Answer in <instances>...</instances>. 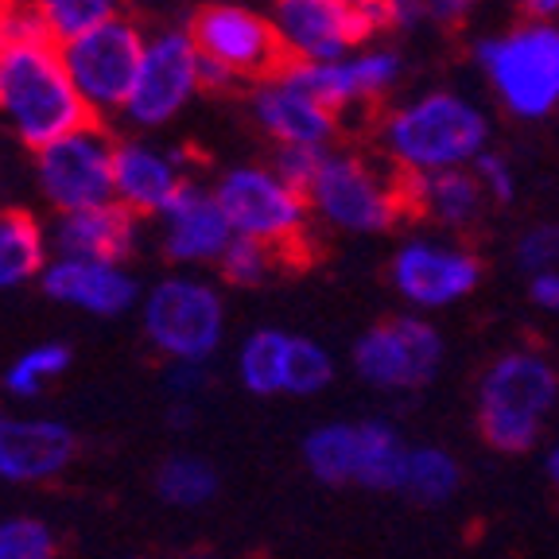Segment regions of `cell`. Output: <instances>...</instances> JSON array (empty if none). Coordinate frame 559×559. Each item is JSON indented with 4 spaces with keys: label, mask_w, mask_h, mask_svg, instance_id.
Instances as JSON below:
<instances>
[{
    "label": "cell",
    "mask_w": 559,
    "mask_h": 559,
    "mask_svg": "<svg viewBox=\"0 0 559 559\" xmlns=\"http://www.w3.org/2000/svg\"><path fill=\"white\" fill-rule=\"evenodd\" d=\"M381 148L404 179L463 171L489 152V117L454 90H428L384 117Z\"/></svg>",
    "instance_id": "obj_1"
},
{
    "label": "cell",
    "mask_w": 559,
    "mask_h": 559,
    "mask_svg": "<svg viewBox=\"0 0 559 559\" xmlns=\"http://www.w3.org/2000/svg\"><path fill=\"white\" fill-rule=\"evenodd\" d=\"M0 117L32 152L94 121L62 67V44H55L51 35L4 39L0 47Z\"/></svg>",
    "instance_id": "obj_2"
},
{
    "label": "cell",
    "mask_w": 559,
    "mask_h": 559,
    "mask_svg": "<svg viewBox=\"0 0 559 559\" xmlns=\"http://www.w3.org/2000/svg\"><path fill=\"white\" fill-rule=\"evenodd\" d=\"M559 408V373L536 349H509L478 384V431L493 451L524 454Z\"/></svg>",
    "instance_id": "obj_3"
},
{
    "label": "cell",
    "mask_w": 559,
    "mask_h": 559,
    "mask_svg": "<svg viewBox=\"0 0 559 559\" xmlns=\"http://www.w3.org/2000/svg\"><path fill=\"white\" fill-rule=\"evenodd\" d=\"M498 102L521 121H544L559 109V20H524L474 47Z\"/></svg>",
    "instance_id": "obj_4"
},
{
    "label": "cell",
    "mask_w": 559,
    "mask_h": 559,
    "mask_svg": "<svg viewBox=\"0 0 559 559\" xmlns=\"http://www.w3.org/2000/svg\"><path fill=\"white\" fill-rule=\"evenodd\" d=\"M307 210L342 234H384L408 210L404 179L354 152H326L307 191Z\"/></svg>",
    "instance_id": "obj_5"
},
{
    "label": "cell",
    "mask_w": 559,
    "mask_h": 559,
    "mask_svg": "<svg viewBox=\"0 0 559 559\" xmlns=\"http://www.w3.org/2000/svg\"><path fill=\"white\" fill-rule=\"evenodd\" d=\"M140 323L171 366H202L226 338V304L199 276H167L140 299Z\"/></svg>",
    "instance_id": "obj_6"
},
{
    "label": "cell",
    "mask_w": 559,
    "mask_h": 559,
    "mask_svg": "<svg viewBox=\"0 0 559 559\" xmlns=\"http://www.w3.org/2000/svg\"><path fill=\"white\" fill-rule=\"evenodd\" d=\"M191 39L202 55V90L264 82L284 70V51L272 32V20L245 4H206L191 20Z\"/></svg>",
    "instance_id": "obj_7"
},
{
    "label": "cell",
    "mask_w": 559,
    "mask_h": 559,
    "mask_svg": "<svg viewBox=\"0 0 559 559\" xmlns=\"http://www.w3.org/2000/svg\"><path fill=\"white\" fill-rule=\"evenodd\" d=\"M140 55H144V32L121 12L62 44V67L94 121L124 114V102H129L140 70Z\"/></svg>",
    "instance_id": "obj_8"
},
{
    "label": "cell",
    "mask_w": 559,
    "mask_h": 559,
    "mask_svg": "<svg viewBox=\"0 0 559 559\" xmlns=\"http://www.w3.org/2000/svg\"><path fill=\"white\" fill-rule=\"evenodd\" d=\"M214 199L226 210L234 237H249L261 241L276 253H288L304 241L307 234V199L280 179L272 167L261 164H241L218 175L214 183Z\"/></svg>",
    "instance_id": "obj_9"
},
{
    "label": "cell",
    "mask_w": 559,
    "mask_h": 559,
    "mask_svg": "<svg viewBox=\"0 0 559 559\" xmlns=\"http://www.w3.org/2000/svg\"><path fill=\"white\" fill-rule=\"evenodd\" d=\"M202 90V55L187 27H164L144 39L136 82L124 102V121L152 132L171 124Z\"/></svg>",
    "instance_id": "obj_10"
},
{
    "label": "cell",
    "mask_w": 559,
    "mask_h": 559,
    "mask_svg": "<svg viewBox=\"0 0 559 559\" xmlns=\"http://www.w3.org/2000/svg\"><path fill=\"white\" fill-rule=\"evenodd\" d=\"M272 32L288 62H338L381 32V0L369 9H342L334 0H272Z\"/></svg>",
    "instance_id": "obj_11"
},
{
    "label": "cell",
    "mask_w": 559,
    "mask_h": 559,
    "mask_svg": "<svg viewBox=\"0 0 559 559\" xmlns=\"http://www.w3.org/2000/svg\"><path fill=\"white\" fill-rule=\"evenodd\" d=\"M114 144L102 124L86 121L35 152V183L55 214L114 202Z\"/></svg>",
    "instance_id": "obj_12"
},
{
    "label": "cell",
    "mask_w": 559,
    "mask_h": 559,
    "mask_svg": "<svg viewBox=\"0 0 559 559\" xmlns=\"http://www.w3.org/2000/svg\"><path fill=\"white\" fill-rule=\"evenodd\" d=\"M439 366H443V334L424 314L384 319L354 342L358 377L389 393H408V389L436 381Z\"/></svg>",
    "instance_id": "obj_13"
},
{
    "label": "cell",
    "mask_w": 559,
    "mask_h": 559,
    "mask_svg": "<svg viewBox=\"0 0 559 559\" xmlns=\"http://www.w3.org/2000/svg\"><path fill=\"white\" fill-rule=\"evenodd\" d=\"M393 288L419 311H439L466 299L481 280L471 249L447 237H408L393 253Z\"/></svg>",
    "instance_id": "obj_14"
},
{
    "label": "cell",
    "mask_w": 559,
    "mask_h": 559,
    "mask_svg": "<svg viewBox=\"0 0 559 559\" xmlns=\"http://www.w3.org/2000/svg\"><path fill=\"white\" fill-rule=\"evenodd\" d=\"M288 79H296L314 102H323L334 117L358 105H373L401 82V55L389 47H358L338 62H288Z\"/></svg>",
    "instance_id": "obj_15"
},
{
    "label": "cell",
    "mask_w": 559,
    "mask_h": 559,
    "mask_svg": "<svg viewBox=\"0 0 559 559\" xmlns=\"http://www.w3.org/2000/svg\"><path fill=\"white\" fill-rule=\"evenodd\" d=\"M187 183L191 175L179 148H164L144 136H124L114 144V202L132 218H159Z\"/></svg>",
    "instance_id": "obj_16"
},
{
    "label": "cell",
    "mask_w": 559,
    "mask_h": 559,
    "mask_svg": "<svg viewBox=\"0 0 559 559\" xmlns=\"http://www.w3.org/2000/svg\"><path fill=\"white\" fill-rule=\"evenodd\" d=\"M79 439L51 416H0V481L39 486L74 463Z\"/></svg>",
    "instance_id": "obj_17"
},
{
    "label": "cell",
    "mask_w": 559,
    "mask_h": 559,
    "mask_svg": "<svg viewBox=\"0 0 559 559\" xmlns=\"http://www.w3.org/2000/svg\"><path fill=\"white\" fill-rule=\"evenodd\" d=\"M159 237H164V253L175 264L199 269V264H218L222 253L234 241L226 210L214 199V187L187 183L175 194L171 206L159 214Z\"/></svg>",
    "instance_id": "obj_18"
},
{
    "label": "cell",
    "mask_w": 559,
    "mask_h": 559,
    "mask_svg": "<svg viewBox=\"0 0 559 559\" xmlns=\"http://www.w3.org/2000/svg\"><path fill=\"white\" fill-rule=\"evenodd\" d=\"M253 117L276 140V148H331L334 132H338V117L323 102H314L284 70L257 82Z\"/></svg>",
    "instance_id": "obj_19"
},
{
    "label": "cell",
    "mask_w": 559,
    "mask_h": 559,
    "mask_svg": "<svg viewBox=\"0 0 559 559\" xmlns=\"http://www.w3.org/2000/svg\"><path fill=\"white\" fill-rule=\"evenodd\" d=\"M44 292L62 307H74L97 319H117L140 304V288L124 264L105 261H74V257H55L39 276Z\"/></svg>",
    "instance_id": "obj_20"
},
{
    "label": "cell",
    "mask_w": 559,
    "mask_h": 559,
    "mask_svg": "<svg viewBox=\"0 0 559 559\" xmlns=\"http://www.w3.org/2000/svg\"><path fill=\"white\" fill-rule=\"evenodd\" d=\"M47 241L55 245V257L124 264V257H132L140 241V218H132L117 202H105V206L59 214Z\"/></svg>",
    "instance_id": "obj_21"
},
{
    "label": "cell",
    "mask_w": 559,
    "mask_h": 559,
    "mask_svg": "<svg viewBox=\"0 0 559 559\" xmlns=\"http://www.w3.org/2000/svg\"><path fill=\"white\" fill-rule=\"evenodd\" d=\"M404 194H408V210H419L424 218H431L443 229L474 226L481 206H486V194H481L471 167L404 179Z\"/></svg>",
    "instance_id": "obj_22"
},
{
    "label": "cell",
    "mask_w": 559,
    "mask_h": 559,
    "mask_svg": "<svg viewBox=\"0 0 559 559\" xmlns=\"http://www.w3.org/2000/svg\"><path fill=\"white\" fill-rule=\"evenodd\" d=\"M47 229L35 214L0 206V292H12L47 269Z\"/></svg>",
    "instance_id": "obj_23"
},
{
    "label": "cell",
    "mask_w": 559,
    "mask_h": 559,
    "mask_svg": "<svg viewBox=\"0 0 559 559\" xmlns=\"http://www.w3.org/2000/svg\"><path fill=\"white\" fill-rule=\"evenodd\" d=\"M404 459H408V443H404L393 424H384V419H361L354 486L373 489V493H396V489H401Z\"/></svg>",
    "instance_id": "obj_24"
},
{
    "label": "cell",
    "mask_w": 559,
    "mask_h": 559,
    "mask_svg": "<svg viewBox=\"0 0 559 559\" xmlns=\"http://www.w3.org/2000/svg\"><path fill=\"white\" fill-rule=\"evenodd\" d=\"M459 481H463V471H459L451 451H443V447H408L396 493H404L416 506H443L459 493Z\"/></svg>",
    "instance_id": "obj_25"
},
{
    "label": "cell",
    "mask_w": 559,
    "mask_h": 559,
    "mask_svg": "<svg viewBox=\"0 0 559 559\" xmlns=\"http://www.w3.org/2000/svg\"><path fill=\"white\" fill-rule=\"evenodd\" d=\"M288 331L261 326L237 349V377L253 396H284V361H288Z\"/></svg>",
    "instance_id": "obj_26"
},
{
    "label": "cell",
    "mask_w": 559,
    "mask_h": 559,
    "mask_svg": "<svg viewBox=\"0 0 559 559\" xmlns=\"http://www.w3.org/2000/svg\"><path fill=\"white\" fill-rule=\"evenodd\" d=\"M304 463L323 486H354L358 471V424H323L304 439Z\"/></svg>",
    "instance_id": "obj_27"
},
{
    "label": "cell",
    "mask_w": 559,
    "mask_h": 559,
    "mask_svg": "<svg viewBox=\"0 0 559 559\" xmlns=\"http://www.w3.org/2000/svg\"><path fill=\"white\" fill-rule=\"evenodd\" d=\"M156 493L164 506L199 509L218 493V471L202 454H171L156 471Z\"/></svg>",
    "instance_id": "obj_28"
},
{
    "label": "cell",
    "mask_w": 559,
    "mask_h": 559,
    "mask_svg": "<svg viewBox=\"0 0 559 559\" xmlns=\"http://www.w3.org/2000/svg\"><path fill=\"white\" fill-rule=\"evenodd\" d=\"M70 369V346L62 342H39V346L24 349L9 369H4V393L16 401H35L44 396L51 381H59Z\"/></svg>",
    "instance_id": "obj_29"
},
{
    "label": "cell",
    "mask_w": 559,
    "mask_h": 559,
    "mask_svg": "<svg viewBox=\"0 0 559 559\" xmlns=\"http://www.w3.org/2000/svg\"><path fill=\"white\" fill-rule=\"evenodd\" d=\"M24 4L39 16L55 44H67L102 20L117 16V0H24Z\"/></svg>",
    "instance_id": "obj_30"
},
{
    "label": "cell",
    "mask_w": 559,
    "mask_h": 559,
    "mask_svg": "<svg viewBox=\"0 0 559 559\" xmlns=\"http://www.w3.org/2000/svg\"><path fill=\"white\" fill-rule=\"evenodd\" d=\"M334 381V358L314 338L292 334L284 361V396H319Z\"/></svg>",
    "instance_id": "obj_31"
},
{
    "label": "cell",
    "mask_w": 559,
    "mask_h": 559,
    "mask_svg": "<svg viewBox=\"0 0 559 559\" xmlns=\"http://www.w3.org/2000/svg\"><path fill=\"white\" fill-rule=\"evenodd\" d=\"M276 264H280L276 249H269V245H261V241H249V237H234L229 249L222 253L218 272L234 288H257V284H264V280L272 276Z\"/></svg>",
    "instance_id": "obj_32"
},
{
    "label": "cell",
    "mask_w": 559,
    "mask_h": 559,
    "mask_svg": "<svg viewBox=\"0 0 559 559\" xmlns=\"http://www.w3.org/2000/svg\"><path fill=\"white\" fill-rule=\"evenodd\" d=\"M59 540L39 516H4L0 521V559H55Z\"/></svg>",
    "instance_id": "obj_33"
},
{
    "label": "cell",
    "mask_w": 559,
    "mask_h": 559,
    "mask_svg": "<svg viewBox=\"0 0 559 559\" xmlns=\"http://www.w3.org/2000/svg\"><path fill=\"white\" fill-rule=\"evenodd\" d=\"M516 269L524 276H540V272L559 269V226L524 229L521 241H516Z\"/></svg>",
    "instance_id": "obj_34"
},
{
    "label": "cell",
    "mask_w": 559,
    "mask_h": 559,
    "mask_svg": "<svg viewBox=\"0 0 559 559\" xmlns=\"http://www.w3.org/2000/svg\"><path fill=\"white\" fill-rule=\"evenodd\" d=\"M326 152L331 148H276V164H272V171H276L288 187H296V191L307 199V191H311L314 175H319V167H323Z\"/></svg>",
    "instance_id": "obj_35"
},
{
    "label": "cell",
    "mask_w": 559,
    "mask_h": 559,
    "mask_svg": "<svg viewBox=\"0 0 559 559\" xmlns=\"http://www.w3.org/2000/svg\"><path fill=\"white\" fill-rule=\"evenodd\" d=\"M474 179H478L481 194H486L489 202H513L516 194V171L513 164H509L501 152H481L478 159H474Z\"/></svg>",
    "instance_id": "obj_36"
},
{
    "label": "cell",
    "mask_w": 559,
    "mask_h": 559,
    "mask_svg": "<svg viewBox=\"0 0 559 559\" xmlns=\"http://www.w3.org/2000/svg\"><path fill=\"white\" fill-rule=\"evenodd\" d=\"M428 20L424 0H381V27H416Z\"/></svg>",
    "instance_id": "obj_37"
},
{
    "label": "cell",
    "mask_w": 559,
    "mask_h": 559,
    "mask_svg": "<svg viewBox=\"0 0 559 559\" xmlns=\"http://www.w3.org/2000/svg\"><path fill=\"white\" fill-rule=\"evenodd\" d=\"M528 296L540 311H559V269L528 276Z\"/></svg>",
    "instance_id": "obj_38"
},
{
    "label": "cell",
    "mask_w": 559,
    "mask_h": 559,
    "mask_svg": "<svg viewBox=\"0 0 559 559\" xmlns=\"http://www.w3.org/2000/svg\"><path fill=\"white\" fill-rule=\"evenodd\" d=\"M202 381H206V369L202 366H171V373H167V384H171V393L179 401H191L202 389Z\"/></svg>",
    "instance_id": "obj_39"
},
{
    "label": "cell",
    "mask_w": 559,
    "mask_h": 559,
    "mask_svg": "<svg viewBox=\"0 0 559 559\" xmlns=\"http://www.w3.org/2000/svg\"><path fill=\"white\" fill-rule=\"evenodd\" d=\"M424 4H428V20H439V24H463L478 0H424Z\"/></svg>",
    "instance_id": "obj_40"
},
{
    "label": "cell",
    "mask_w": 559,
    "mask_h": 559,
    "mask_svg": "<svg viewBox=\"0 0 559 559\" xmlns=\"http://www.w3.org/2000/svg\"><path fill=\"white\" fill-rule=\"evenodd\" d=\"M528 20H559V0H516Z\"/></svg>",
    "instance_id": "obj_41"
},
{
    "label": "cell",
    "mask_w": 559,
    "mask_h": 559,
    "mask_svg": "<svg viewBox=\"0 0 559 559\" xmlns=\"http://www.w3.org/2000/svg\"><path fill=\"white\" fill-rule=\"evenodd\" d=\"M544 471H548V481H551V486L559 489V443L548 451V463H544Z\"/></svg>",
    "instance_id": "obj_42"
},
{
    "label": "cell",
    "mask_w": 559,
    "mask_h": 559,
    "mask_svg": "<svg viewBox=\"0 0 559 559\" xmlns=\"http://www.w3.org/2000/svg\"><path fill=\"white\" fill-rule=\"evenodd\" d=\"M12 0H0V47H4V20H9Z\"/></svg>",
    "instance_id": "obj_43"
},
{
    "label": "cell",
    "mask_w": 559,
    "mask_h": 559,
    "mask_svg": "<svg viewBox=\"0 0 559 559\" xmlns=\"http://www.w3.org/2000/svg\"><path fill=\"white\" fill-rule=\"evenodd\" d=\"M334 4H342V9H369L373 0H334Z\"/></svg>",
    "instance_id": "obj_44"
},
{
    "label": "cell",
    "mask_w": 559,
    "mask_h": 559,
    "mask_svg": "<svg viewBox=\"0 0 559 559\" xmlns=\"http://www.w3.org/2000/svg\"><path fill=\"white\" fill-rule=\"evenodd\" d=\"M187 559H214V556H187Z\"/></svg>",
    "instance_id": "obj_45"
},
{
    "label": "cell",
    "mask_w": 559,
    "mask_h": 559,
    "mask_svg": "<svg viewBox=\"0 0 559 559\" xmlns=\"http://www.w3.org/2000/svg\"><path fill=\"white\" fill-rule=\"evenodd\" d=\"M124 559H140V556H124Z\"/></svg>",
    "instance_id": "obj_46"
}]
</instances>
